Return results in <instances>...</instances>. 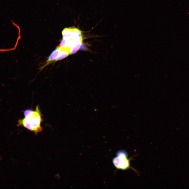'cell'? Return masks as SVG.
Instances as JSON below:
<instances>
[{"label": "cell", "mask_w": 189, "mask_h": 189, "mask_svg": "<svg viewBox=\"0 0 189 189\" xmlns=\"http://www.w3.org/2000/svg\"><path fill=\"white\" fill-rule=\"evenodd\" d=\"M116 156L112 159V162L115 167L118 169L125 170L131 169L137 172L130 165V158H128L127 152L123 150H120L116 153Z\"/></svg>", "instance_id": "cell-2"}, {"label": "cell", "mask_w": 189, "mask_h": 189, "mask_svg": "<svg viewBox=\"0 0 189 189\" xmlns=\"http://www.w3.org/2000/svg\"><path fill=\"white\" fill-rule=\"evenodd\" d=\"M42 117L39 107L37 105L35 110H32L26 117L19 119L17 125L24 127L37 134L43 130L41 125L43 121Z\"/></svg>", "instance_id": "cell-1"}, {"label": "cell", "mask_w": 189, "mask_h": 189, "mask_svg": "<svg viewBox=\"0 0 189 189\" xmlns=\"http://www.w3.org/2000/svg\"><path fill=\"white\" fill-rule=\"evenodd\" d=\"M62 34L63 39L69 40L82 39V31L74 27L64 28Z\"/></svg>", "instance_id": "cell-3"}, {"label": "cell", "mask_w": 189, "mask_h": 189, "mask_svg": "<svg viewBox=\"0 0 189 189\" xmlns=\"http://www.w3.org/2000/svg\"><path fill=\"white\" fill-rule=\"evenodd\" d=\"M32 110L30 109H27L25 110L23 112L24 117H26L30 113Z\"/></svg>", "instance_id": "cell-7"}, {"label": "cell", "mask_w": 189, "mask_h": 189, "mask_svg": "<svg viewBox=\"0 0 189 189\" xmlns=\"http://www.w3.org/2000/svg\"><path fill=\"white\" fill-rule=\"evenodd\" d=\"M60 51V49L58 47L54 50L49 56L47 60L48 63L55 61Z\"/></svg>", "instance_id": "cell-5"}, {"label": "cell", "mask_w": 189, "mask_h": 189, "mask_svg": "<svg viewBox=\"0 0 189 189\" xmlns=\"http://www.w3.org/2000/svg\"><path fill=\"white\" fill-rule=\"evenodd\" d=\"M82 44V42H80L71 48L70 50V54H72L76 52L80 49Z\"/></svg>", "instance_id": "cell-6"}, {"label": "cell", "mask_w": 189, "mask_h": 189, "mask_svg": "<svg viewBox=\"0 0 189 189\" xmlns=\"http://www.w3.org/2000/svg\"><path fill=\"white\" fill-rule=\"evenodd\" d=\"M60 49V51L55 61H57L64 59L70 54L69 49L66 48Z\"/></svg>", "instance_id": "cell-4"}]
</instances>
